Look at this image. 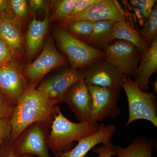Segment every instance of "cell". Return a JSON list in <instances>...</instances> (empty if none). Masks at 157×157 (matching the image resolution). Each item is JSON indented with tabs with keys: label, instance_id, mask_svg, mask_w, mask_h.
Masks as SVG:
<instances>
[{
	"label": "cell",
	"instance_id": "1",
	"mask_svg": "<svg viewBox=\"0 0 157 157\" xmlns=\"http://www.w3.org/2000/svg\"><path fill=\"white\" fill-rule=\"evenodd\" d=\"M59 109V106L37 90L36 83L30 82L11 115L10 143H13L31 124L53 119Z\"/></svg>",
	"mask_w": 157,
	"mask_h": 157
},
{
	"label": "cell",
	"instance_id": "2",
	"mask_svg": "<svg viewBox=\"0 0 157 157\" xmlns=\"http://www.w3.org/2000/svg\"><path fill=\"white\" fill-rule=\"evenodd\" d=\"M100 124L90 122L75 123L63 115L59 109L54 117L48 139V146L53 154L73 148L74 142L98 131Z\"/></svg>",
	"mask_w": 157,
	"mask_h": 157
},
{
	"label": "cell",
	"instance_id": "3",
	"mask_svg": "<svg viewBox=\"0 0 157 157\" xmlns=\"http://www.w3.org/2000/svg\"><path fill=\"white\" fill-rule=\"evenodd\" d=\"M128 99V119L126 126L138 120H145L157 127V106L152 93L142 91L131 77L124 78L122 84Z\"/></svg>",
	"mask_w": 157,
	"mask_h": 157
},
{
	"label": "cell",
	"instance_id": "4",
	"mask_svg": "<svg viewBox=\"0 0 157 157\" xmlns=\"http://www.w3.org/2000/svg\"><path fill=\"white\" fill-rule=\"evenodd\" d=\"M52 120L36 122L27 127L11 144L15 155L51 157L48 153V139Z\"/></svg>",
	"mask_w": 157,
	"mask_h": 157
},
{
	"label": "cell",
	"instance_id": "5",
	"mask_svg": "<svg viewBox=\"0 0 157 157\" xmlns=\"http://www.w3.org/2000/svg\"><path fill=\"white\" fill-rule=\"evenodd\" d=\"M56 38L60 48L67 57L71 69L78 70L101 60L104 54L71 35L63 28L59 29Z\"/></svg>",
	"mask_w": 157,
	"mask_h": 157
},
{
	"label": "cell",
	"instance_id": "6",
	"mask_svg": "<svg viewBox=\"0 0 157 157\" xmlns=\"http://www.w3.org/2000/svg\"><path fill=\"white\" fill-rule=\"evenodd\" d=\"M91 98L90 122L96 123L107 118H115L120 114L117 106L119 91L96 86H87Z\"/></svg>",
	"mask_w": 157,
	"mask_h": 157
},
{
	"label": "cell",
	"instance_id": "7",
	"mask_svg": "<svg viewBox=\"0 0 157 157\" xmlns=\"http://www.w3.org/2000/svg\"><path fill=\"white\" fill-rule=\"evenodd\" d=\"M104 54L105 60L116 67L125 78L132 76L142 58L135 45L122 40L105 46Z\"/></svg>",
	"mask_w": 157,
	"mask_h": 157
},
{
	"label": "cell",
	"instance_id": "8",
	"mask_svg": "<svg viewBox=\"0 0 157 157\" xmlns=\"http://www.w3.org/2000/svg\"><path fill=\"white\" fill-rule=\"evenodd\" d=\"M127 12L116 0H98L82 12L70 19L60 21L62 28L77 21L89 20L94 22L111 20L122 21L126 18Z\"/></svg>",
	"mask_w": 157,
	"mask_h": 157
},
{
	"label": "cell",
	"instance_id": "9",
	"mask_svg": "<svg viewBox=\"0 0 157 157\" xmlns=\"http://www.w3.org/2000/svg\"><path fill=\"white\" fill-rule=\"evenodd\" d=\"M66 59L56 48L52 40L45 43L39 56L26 68L24 75L36 84L51 70L66 63Z\"/></svg>",
	"mask_w": 157,
	"mask_h": 157
},
{
	"label": "cell",
	"instance_id": "10",
	"mask_svg": "<svg viewBox=\"0 0 157 157\" xmlns=\"http://www.w3.org/2000/svg\"><path fill=\"white\" fill-rule=\"evenodd\" d=\"M84 78V73L68 69L43 80L37 90L55 104L63 103L68 90L75 82Z\"/></svg>",
	"mask_w": 157,
	"mask_h": 157
},
{
	"label": "cell",
	"instance_id": "11",
	"mask_svg": "<svg viewBox=\"0 0 157 157\" xmlns=\"http://www.w3.org/2000/svg\"><path fill=\"white\" fill-rule=\"evenodd\" d=\"M83 73L86 85L117 90L122 88L123 80L125 78L114 65L101 60L90 65L89 68Z\"/></svg>",
	"mask_w": 157,
	"mask_h": 157
},
{
	"label": "cell",
	"instance_id": "12",
	"mask_svg": "<svg viewBox=\"0 0 157 157\" xmlns=\"http://www.w3.org/2000/svg\"><path fill=\"white\" fill-rule=\"evenodd\" d=\"M29 84L20 67L15 60L0 67V91L15 105Z\"/></svg>",
	"mask_w": 157,
	"mask_h": 157
},
{
	"label": "cell",
	"instance_id": "13",
	"mask_svg": "<svg viewBox=\"0 0 157 157\" xmlns=\"http://www.w3.org/2000/svg\"><path fill=\"white\" fill-rule=\"evenodd\" d=\"M63 102L67 105L79 122H89L91 109V98L84 78L75 82L65 94Z\"/></svg>",
	"mask_w": 157,
	"mask_h": 157
},
{
	"label": "cell",
	"instance_id": "14",
	"mask_svg": "<svg viewBox=\"0 0 157 157\" xmlns=\"http://www.w3.org/2000/svg\"><path fill=\"white\" fill-rule=\"evenodd\" d=\"M117 128L113 124L100 125L98 131L77 140L78 144L74 148L67 152H58L54 154L55 157H85L92 149L100 144H108Z\"/></svg>",
	"mask_w": 157,
	"mask_h": 157
},
{
	"label": "cell",
	"instance_id": "15",
	"mask_svg": "<svg viewBox=\"0 0 157 157\" xmlns=\"http://www.w3.org/2000/svg\"><path fill=\"white\" fill-rule=\"evenodd\" d=\"M157 71V38L142 57L139 67L132 74L134 81L142 91L147 92L151 76Z\"/></svg>",
	"mask_w": 157,
	"mask_h": 157
},
{
	"label": "cell",
	"instance_id": "16",
	"mask_svg": "<svg viewBox=\"0 0 157 157\" xmlns=\"http://www.w3.org/2000/svg\"><path fill=\"white\" fill-rule=\"evenodd\" d=\"M0 38L10 47L15 58L21 56L23 51L21 26L4 14L0 16Z\"/></svg>",
	"mask_w": 157,
	"mask_h": 157
},
{
	"label": "cell",
	"instance_id": "17",
	"mask_svg": "<svg viewBox=\"0 0 157 157\" xmlns=\"http://www.w3.org/2000/svg\"><path fill=\"white\" fill-rule=\"evenodd\" d=\"M116 39L127 41L135 45L140 51L142 57L150 48L132 23L126 19L116 22L109 37V45Z\"/></svg>",
	"mask_w": 157,
	"mask_h": 157
},
{
	"label": "cell",
	"instance_id": "18",
	"mask_svg": "<svg viewBox=\"0 0 157 157\" xmlns=\"http://www.w3.org/2000/svg\"><path fill=\"white\" fill-rule=\"evenodd\" d=\"M48 21V13L43 21L38 20L33 14L25 36L27 56L29 59L33 57L41 48L47 32Z\"/></svg>",
	"mask_w": 157,
	"mask_h": 157
},
{
	"label": "cell",
	"instance_id": "19",
	"mask_svg": "<svg viewBox=\"0 0 157 157\" xmlns=\"http://www.w3.org/2000/svg\"><path fill=\"white\" fill-rule=\"evenodd\" d=\"M154 141L145 137L135 138L126 147H116L117 157H152Z\"/></svg>",
	"mask_w": 157,
	"mask_h": 157
},
{
	"label": "cell",
	"instance_id": "20",
	"mask_svg": "<svg viewBox=\"0 0 157 157\" xmlns=\"http://www.w3.org/2000/svg\"><path fill=\"white\" fill-rule=\"evenodd\" d=\"M116 22L111 20L95 22L92 32L86 41L87 44L97 48L109 45V37Z\"/></svg>",
	"mask_w": 157,
	"mask_h": 157
},
{
	"label": "cell",
	"instance_id": "21",
	"mask_svg": "<svg viewBox=\"0 0 157 157\" xmlns=\"http://www.w3.org/2000/svg\"><path fill=\"white\" fill-rule=\"evenodd\" d=\"M28 1L26 0H9V6L3 13L22 26L29 13Z\"/></svg>",
	"mask_w": 157,
	"mask_h": 157
},
{
	"label": "cell",
	"instance_id": "22",
	"mask_svg": "<svg viewBox=\"0 0 157 157\" xmlns=\"http://www.w3.org/2000/svg\"><path fill=\"white\" fill-rule=\"evenodd\" d=\"M142 39L149 46L156 38L157 35V8L155 6L149 17L139 33Z\"/></svg>",
	"mask_w": 157,
	"mask_h": 157
},
{
	"label": "cell",
	"instance_id": "23",
	"mask_svg": "<svg viewBox=\"0 0 157 157\" xmlns=\"http://www.w3.org/2000/svg\"><path fill=\"white\" fill-rule=\"evenodd\" d=\"M94 23V21L82 20L70 23L63 28L74 37L77 36L76 38L79 37L87 41L92 32Z\"/></svg>",
	"mask_w": 157,
	"mask_h": 157
},
{
	"label": "cell",
	"instance_id": "24",
	"mask_svg": "<svg viewBox=\"0 0 157 157\" xmlns=\"http://www.w3.org/2000/svg\"><path fill=\"white\" fill-rule=\"evenodd\" d=\"M53 2L55 9L51 20L52 21H61L67 17L73 11L76 0H61Z\"/></svg>",
	"mask_w": 157,
	"mask_h": 157
},
{
	"label": "cell",
	"instance_id": "25",
	"mask_svg": "<svg viewBox=\"0 0 157 157\" xmlns=\"http://www.w3.org/2000/svg\"><path fill=\"white\" fill-rule=\"evenodd\" d=\"M156 2L157 1L155 0H134L130 1L129 5L139 9L144 19L146 21L151 14L154 6Z\"/></svg>",
	"mask_w": 157,
	"mask_h": 157
},
{
	"label": "cell",
	"instance_id": "26",
	"mask_svg": "<svg viewBox=\"0 0 157 157\" xmlns=\"http://www.w3.org/2000/svg\"><path fill=\"white\" fill-rule=\"evenodd\" d=\"M15 105L0 91V118L11 117Z\"/></svg>",
	"mask_w": 157,
	"mask_h": 157
},
{
	"label": "cell",
	"instance_id": "27",
	"mask_svg": "<svg viewBox=\"0 0 157 157\" xmlns=\"http://www.w3.org/2000/svg\"><path fill=\"white\" fill-rule=\"evenodd\" d=\"M15 58L11 48L0 38V67L10 63Z\"/></svg>",
	"mask_w": 157,
	"mask_h": 157
},
{
	"label": "cell",
	"instance_id": "28",
	"mask_svg": "<svg viewBox=\"0 0 157 157\" xmlns=\"http://www.w3.org/2000/svg\"><path fill=\"white\" fill-rule=\"evenodd\" d=\"M11 132V117L0 118V140L10 142Z\"/></svg>",
	"mask_w": 157,
	"mask_h": 157
},
{
	"label": "cell",
	"instance_id": "29",
	"mask_svg": "<svg viewBox=\"0 0 157 157\" xmlns=\"http://www.w3.org/2000/svg\"><path fill=\"white\" fill-rule=\"evenodd\" d=\"M93 151L99 155L97 157H114L116 156V147L111 142L102 146L94 147Z\"/></svg>",
	"mask_w": 157,
	"mask_h": 157
},
{
	"label": "cell",
	"instance_id": "30",
	"mask_svg": "<svg viewBox=\"0 0 157 157\" xmlns=\"http://www.w3.org/2000/svg\"><path fill=\"white\" fill-rule=\"evenodd\" d=\"M98 0H76L75 7L69 15L63 20L70 19L71 17L82 12L88 7L96 2ZM62 20V21H63Z\"/></svg>",
	"mask_w": 157,
	"mask_h": 157
},
{
	"label": "cell",
	"instance_id": "31",
	"mask_svg": "<svg viewBox=\"0 0 157 157\" xmlns=\"http://www.w3.org/2000/svg\"><path fill=\"white\" fill-rule=\"evenodd\" d=\"M0 157H36L33 155L17 156L14 153L12 144L9 142H2L0 147Z\"/></svg>",
	"mask_w": 157,
	"mask_h": 157
},
{
	"label": "cell",
	"instance_id": "32",
	"mask_svg": "<svg viewBox=\"0 0 157 157\" xmlns=\"http://www.w3.org/2000/svg\"><path fill=\"white\" fill-rule=\"evenodd\" d=\"M49 1L45 0H30L28 1L29 9L32 14L38 10L42 9L48 12V6Z\"/></svg>",
	"mask_w": 157,
	"mask_h": 157
},
{
	"label": "cell",
	"instance_id": "33",
	"mask_svg": "<svg viewBox=\"0 0 157 157\" xmlns=\"http://www.w3.org/2000/svg\"><path fill=\"white\" fill-rule=\"evenodd\" d=\"M9 6V0H0V16L4 13Z\"/></svg>",
	"mask_w": 157,
	"mask_h": 157
},
{
	"label": "cell",
	"instance_id": "34",
	"mask_svg": "<svg viewBox=\"0 0 157 157\" xmlns=\"http://www.w3.org/2000/svg\"><path fill=\"white\" fill-rule=\"evenodd\" d=\"M2 141H1V140H0V147H1V144H2Z\"/></svg>",
	"mask_w": 157,
	"mask_h": 157
}]
</instances>
